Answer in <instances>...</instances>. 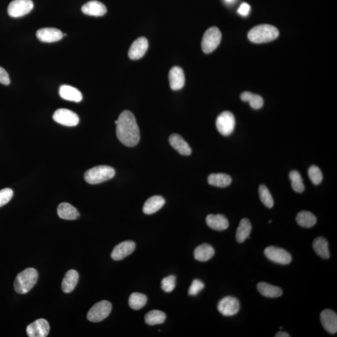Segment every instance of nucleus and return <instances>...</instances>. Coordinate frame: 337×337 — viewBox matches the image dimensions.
I'll return each instance as SVG.
<instances>
[{
  "label": "nucleus",
  "instance_id": "f257e3e1",
  "mask_svg": "<svg viewBox=\"0 0 337 337\" xmlns=\"http://www.w3.org/2000/svg\"><path fill=\"white\" fill-rule=\"evenodd\" d=\"M116 135L122 144L128 147H134L140 142L139 127L134 114L130 110H124L116 120Z\"/></svg>",
  "mask_w": 337,
  "mask_h": 337
},
{
  "label": "nucleus",
  "instance_id": "f03ea898",
  "mask_svg": "<svg viewBox=\"0 0 337 337\" xmlns=\"http://www.w3.org/2000/svg\"><path fill=\"white\" fill-rule=\"evenodd\" d=\"M279 32L270 24H260L254 27L248 34V38L254 44H264L278 38Z\"/></svg>",
  "mask_w": 337,
  "mask_h": 337
},
{
  "label": "nucleus",
  "instance_id": "7ed1b4c3",
  "mask_svg": "<svg viewBox=\"0 0 337 337\" xmlns=\"http://www.w3.org/2000/svg\"><path fill=\"white\" fill-rule=\"evenodd\" d=\"M38 274L36 269L28 268L18 274L15 278L14 288L18 294H27L36 285Z\"/></svg>",
  "mask_w": 337,
  "mask_h": 337
},
{
  "label": "nucleus",
  "instance_id": "20e7f679",
  "mask_svg": "<svg viewBox=\"0 0 337 337\" xmlns=\"http://www.w3.org/2000/svg\"><path fill=\"white\" fill-rule=\"evenodd\" d=\"M115 170L108 166H98L90 168L84 174L86 182L90 184H98L112 180L115 176Z\"/></svg>",
  "mask_w": 337,
  "mask_h": 337
},
{
  "label": "nucleus",
  "instance_id": "39448f33",
  "mask_svg": "<svg viewBox=\"0 0 337 337\" xmlns=\"http://www.w3.org/2000/svg\"><path fill=\"white\" fill-rule=\"evenodd\" d=\"M222 34L217 27H211L205 32L202 41V49L205 54H210L220 44Z\"/></svg>",
  "mask_w": 337,
  "mask_h": 337
},
{
  "label": "nucleus",
  "instance_id": "423d86ee",
  "mask_svg": "<svg viewBox=\"0 0 337 337\" xmlns=\"http://www.w3.org/2000/svg\"><path fill=\"white\" fill-rule=\"evenodd\" d=\"M112 310V304L109 301L102 300L90 308L87 314V318L92 322H100L109 316Z\"/></svg>",
  "mask_w": 337,
  "mask_h": 337
},
{
  "label": "nucleus",
  "instance_id": "0eeeda50",
  "mask_svg": "<svg viewBox=\"0 0 337 337\" xmlns=\"http://www.w3.org/2000/svg\"><path fill=\"white\" fill-rule=\"evenodd\" d=\"M236 120L234 116L230 112H224L218 116L216 120V127L221 134L228 136L234 130Z\"/></svg>",
  "mask_w": 337,
  "mask_h": 337
},
{
  "label": "nucleus",
  "instance_id": "6e6552de",
  "mask_svg": "<svg viewBox=\"0 0 337 337\" xmlns=\"http://www.w3.org/2000/svg\"><path fill=\"white\" fill-rule=\"evenodd\" d=\"M32 0H14L8 7V14L12 18H20L28 14L34 9Z\"/></svg>",
  "mask_w": 337,
  "mask_h": 337
},
{
  "label": "nucleus",
  "instance_id": "1a4fd4ad",
  "mask_svg": "<svg viewBox=\"0 0 337 337\" xmlns=\"http://www.w3.org/2000/svg\"><path fill=\"white\" fill-rule=\"evenodd\" d=\"M266 258L274 263L288 265L292 261V256L288 251L280 248L270 246L264 250Z\"/></svg>",
  "mask_w": 337,
  "mask_h": 337
},
{
  "label": "nucleus",
  "instance_id": "9d476101",
  "mask_svg": "<svg viewBox=\"0 0 337 337\" xmlns=\"http://www.w3.org/2000/svg\"><path fill=\"white\" fill-rule=\"evenodd\" d=\"M52 119L55 122L68 127L76 126L80 122V118L76 113L64 108L57 110L52 116Z\"/></svg>",
  "mask_w": 337,
  "mask_h": 337
},
{
  "label": "nucleus",
  "instance_id": "9b49d317",
  "mask_svg": "<svg viewBox=\"0 0 337 337\" xmlns=\"http://www.w3.org/2000/svg\"><path fill=\"white\" fill-rule=\"evenodd\" d=\"M218 308V312L223 316H233L240 311V302L237 298L234 296H226L220 301Z\"/></svg>",
  "mask_w": 337,
  "mask_h": 337
},
{
  "label": "nucleus",
  "instance_id": "f8f14e48",
  "mask_svg": "<svg viewBox=\"0 0 337 337\" xmlns=\"http://www.w3.org/2000/svg\"><path fill=\"white\" fill-rule=\"evenodd\" d=\"M50 330L48 321L44 318H40L27 326L26 333L30 337H46L48 336Z\"/></svg>",
  "mask_w": 337,
  "mask_h": 337
},
{
  "label": "nucleus",
  "instance_id": "ddd939ff",
  "mask_svg": "<svg viewBox=\"0 0 337 337\" xmlns=\"http://www.w3.org/2000/svg\"><path fill=\"white\" fill-rule=\"evenodd\" d=\"M149 46V42L144 37H140L132 42L130 47L128 56L132 60L142 58L144 56Z\"/></svg>",
  "mask_w": 337,
  "mask_h": 337
},
{
  "label": "nucleus",
  "instance_id": "4468645a",
  "mask_svg": "<svg viewBox=\"0 0 337 337\" xmlns=\"http://www.w3.org/2000/svg\"><path fill=\"white\" fill-rule=\"evenodd\" d=\"M136 244L133 241H124L114 248L112 253V258L114 260H122L134 252Z\"/></svg>",
  "mask_w": 337,
  "mask_h": 337
},
{
  "label": "nucleus",
  "instance_id": "2eb2a0df",
  "mask_svg": "<svg viewBox=\"0 0 337 337\" xmlns=\"http://www.w3.org/2000/svg\"><path fill=\"white\" fill-rule=\"evenodd\" d=\"M320 320L324 328L331 334L337 332V316L335 312L330 309H326L320 314Z\"/></svg>",
  "mask_w": 337,
  "mask_h": 337
},
{
  "label": "nucleus",
  "instance_id": "dca6fc26",
  "mask_svg": "<svg viewBox=\"0 0 337 337\" xmlns=\"http://www.w3.org/2000/svg\"><path fill=\"white\" fill-rule=\"evenodd\" d=\"M38 39L44 42H54L60 41L64 38V34L60 30L54 28H44L38 30Z\"/></svg>",
  "mask_w": 337,
  "mask_h": 337
},
{
  "label": "nucleus",
  "instance_id": "f3484780",
  "mask_svg": "<svg viewBox=\"0 0 337 337\" xmlns=\"http://www.w3.org/2000/svg\"><path fill=\"white\" fill-rule=\"evenodd\" d=\"M168 80L171 89L174 90L182 89L185 84V75L182 69L178 66L172 68L168 74Z\"/></svg>",
  "mask_w": 337,
  "mask_h": 337
},
{
  "label": "nucleus",
  "instance_id": "a211bd4d",
  "mask_svg": "<svg viewBox=\"0 0 337 337\" xmlns=\"http://www.w3.org/2000/svg\"><path fill=\"white\" fill-rule=\"evenodd\" d=\"M82 10L85 14L93 16H102L107 12L105 5L96 0L86 2L82 6Z\"/></svg>",
  "mask_w": 337,
  "mask_h": 337
},
{
  "label": "nucleus",
  "instance_id": "6ab92c4d",
  "mask_svg": "<svg viewBox=\"0 0 337 337\" xmlns=\"http://www.w3.org/2000/svg\"><path fill=\"white\" fill-rule=\"evenodd\" d=\"M168 142L171 146L182 156H190L192 150L188 143L180 135L173 134L170 136Z\"/></svg>",
  "mask_w": 337,
  "mask_h": 337
},
{
  "label": "nucleus",
  "instance_id": "aec40b11",
  "mask_svg": "<svg viewBox=\"0 0 337 337\" xmlns=\"http://www.w3.org/2000/svg\"><path fill=\"white\" fill-rule=\"evenodd\" d=\"M59 94L62 99L76 102H81L82 100V92L76 88L69 85H62L60 88Z\"/></svg>",
  "mask_w": 337,
  "mask_h": 337
},
{
  "label": "nucleus",
  "instance_id": "412c9836",
  "mask_svg": "<svg viewBox=\"0 0 337 337\" xmlns=\"http://www.w3.org/2000/svg\"><path fill=\"white\" fill-rule=\"evenodd\" d=\"M206 223L213 230L222 231L228 228V221L224 216L222 214H210L206 218Z\"/></svg>",
  "mask_w": 337,
  "mask_h": 337
},
{
  "label": "nucleus",
  "instance_id": "4be33fe9",
  "mask_svg": "<svg viewBox=\"0 0 337 337\" xmlns=\"http://www.w3.org/2000/svg\"><path fill=\"white\" fill-rule=\"evenodd\" d=\"M165 204V200L160 196H154L148 198L143 206V212L147 215L152 214L160 210Z\"/></svg>",
  "mask_w": 337,
  "mask_h": 337
},
{
  "label": "nucleus",
  "instance_id": "5701e85b",
  "mask_svg": "<svg viewBox=\"0 0 337 337\" xmlns=\"http://www.w3.org/2000/svg\"><path fill=\"white\" fill-rule=\"evenodd\" d=\"M59 217L64 220H76L80 217V212L76 208L69 203L60 204L57 208Z\"/></svg>",
  "mask_w": 337,
  "mask_h": 337
},
{
  "label": "nucleus",
  "instance_id": "b1692460",
  "mask_svg": "<svg viewBox=\"0 0 337 337\" xmlns=\"http://www.w3.org/2000/svg\"><path fill=\"white\" fill-rule=\"evenodd\" d=\"M79 274L75 270L68 271L62 282V290L64 293L69 294L74 290L78 283Z\"/></svg>",
  "mask_w": 337,
  "mask_h": 337
},
{
  "label": "nucleus",
  "instance_id": "393cba45",
  "mask_svg": "<svg viewBox=\"0 0 337 337\" xmlns=\"http://www.w3.org/2000/svg\"><path fill=\"white\" fill-rule=\"evenodd\" d=\"M256 288L259 293L268 298H278L283 293L280 288L266 282L258 283Z\"/></svg>",
  "mask_w": 337,
  "mask_h": 337
},
{
  "label": "nucleus",
  "instance_id": "a878e982",
  "mask_svg": "<svg viewBox=\"0 0 337 337\" xmlns=\"http://www.w3.org/2000/svg\"><path fill=\"white\" fill-rule=\"evenodd\" d=\"M215 251L210 245L207 244L198 246L194 250V258L196 260L200 262H206L210 260L214 256Z\"/></svg>",
  "mask_w": 337,
  "mask_h": 337
},
{
  "label": "nucleus",
  "instance_id": "bb28decb",
  "mask_svg": "<svg viewBox=\"0 0 337 337\" xmlns=\"http://www.w3.org/2000/svg\"><path fill=\"white\" fill-rule=\"evenodd\" d=\"M251 230H252V225L250 220L248 218H242L236 232V240L238 243L244 242L248 238H250Z\"/></svg>",
  "mask_w": 337,
  "mask_h": 337
},
{
  "label": "nucleus",
  "instance_id": "cd10ccee",
  "mask_svg": "<svg viewBox=\"0 0 337 337\" xmlns=\"http://www.w3.org/2000/svg\"><path fill=\"white\" fill-rule=\"evenodd\" d=\"M314 251L318 256L324 259L330 258V254L329 250L328 241L326 238L319 237L316 238L313 242Z\"/></svg>",
  "mask_w": 337,
  "mask_h": 337
},
{
  "label": "nucleus",
  "instance_id": "c85d7f7f",
  "mask_svg": "<svg viewBox=\"0 0 337 337\" xmlns=\"http://www.w3.org/2000/svg\"><path fill=\"white\" fill-rule=\"evenodd\" d=\"M208 182L216 187L226 188L232 182V178L226 174H212L208 177Z\"/></svg>",
  "mask_w": 337,
  "mask_h": 337
},
{
  "label": "nucleus",
  "instance_id": "c756f323",
  "mask_svg": "<svg viewBox=\"0 0 337 337\" xmlns=\"http://www.w3.org/2000/svg\"><path fill=\"white\" fill-rule=\"evenodd\" d=\"M296 221L301 227L310 228L316 225V218L315 215L308 211H301L296 216Z\"/></svg>",
  "mask_w": 337,
  "mask_h": 337
},
{
  "label": "nucleus",
  "instance_id": "7c9ffc66",
  "mask_svg": "<svg viewBox=\"0 0 337 337\" xmlns=\"http://www.w3.org/2000/svg\"><path fill=\"white\" fill-rule=\"evenodd\" d=\"M146 323L149 326H156L162 324L166 319V315L162 311L154 310L149 312L145 316Z\"/></svg>",
  "mask_w": 337,
  "mask_h": 337
},
{
  "label": "nucleus",
  "instance_id": "2f4dec72",
  "mask_svg": "<svg viewBox=\"0 0 337 337\" xmlns=\"http://www.w3.org/2000/svg\"><path fill=\"white\" fill-rule=\"evenodd\" d=\"M240 98L243 102H250V106L254 110H259L263 106V98L258 94H253L250 92H244L240 95Z\"/></svg>",
  "mask_w": 337,
  "mask_h": 337
},
{
  "label": "nucleus",
  "instance_id": "473e14b6",
  "mask_svg": "<svg viewBox=\"0 0 337 337\" xmlns=\"http://www.w3.org/2000/svg\"><path fill=\"white\" fill-rule=\"evenodd\" d=\"M148 302L147 296L140 293H132L129 299V305L133 310H138L144 308Z\"/></svg>",
  "mask_w": 337,
  "mask_h": 337
},
{
  "label": "nucleus",
  "instance_id": "72a5a7b5",
  "mask_svg": "<svg viewBox=\"0 0 337 337\" xmlns=\"http://www.w3.org/2000/svg\"><path fill=\"white\" fill-rule=\"evenodd\" d=\"M289 178L291 180L292 188L296 192L302 193L305 190L302 178L301 177L300 174L296 170L291 171L289 174Z\"/></svg>",
  "mask_w": 337,
  "mask_h": 337
},
{
  "label": "nucleus",
  "instance_id": "f704fd0d",
  "mask_svg": "<svg viewBox=\"0 0 337 337\" xmlns=\"http://www.w3.org/2000/svg\"><path fill=\"white\" fill-rule=\"evenodd\" d=\"M259 197H260L262 202L266 208H270L274 206V200L272 196L270 191L265 185H260L258 188Z\"/></svg>",
  "mask_w": 337,
  "mask_h": 337
},
{
  "label": "nucleus",
  "instance_id": "c9c22d12",
  "mask_svg": "<svg viewBox=\"0 0 337 337\" xmlns=\"http://www.w3.org/2000/svg\"><path fill=\"white\" fill-rule=\"evenodd\" d=\"M308 177L314 185H318L323 180V175L320 168L316 166H312L308 170Z\"/></svg>",
  "mask_w": 337,
  "mask_h": 337
},
{
  "label": "nucleus",
  "instance_id": "e433bc0d",
  "mask_svg": "<svg viewBox=\"0 0 337 337\" xmlns=\"http://www.w3.org/2000/svg\"><path fill=\"white\" fill-rule=\"evenodd\" d=\"M176 278L174 276H170L162 279V288L165 292H171L175 288Z\"/></svg>",
  "mask_w": 337,
  "mask_h": 337
},
{
  "label": "nucleus",
  "instance_id": "4c0bfd02",
  "mask_svg": "<svg viewBox=\"0 0 337 337\" xmlns=\"http://www.w3.org/2000/svg\"><path fill=\"white\" fill-rule=\"evenodd\" d=\"M204 284L202 281L195 279L192 281L190 288H188V295L191 296H197L200 291H202L204 288Z\"/></svg>",
  "mask_w": 337,
  "mask_h": 337
},
{
  "label": "nucleus",
  "instance_id": "58836bf2",
  "mask_svg": "<svg viewBox=\"0 0 337 337\" xmlns=\"http://www.w3.org/2000/svg\"><path fill=\"white\" fill-rule=\"evenodd\" d=\"M14 196V191L11 188H5L0 190V208L6 205Z\"/></svg>",
  "mask_w": 337,
  "mask_h": 337
},
{
  "label": "nucleus",
  "instance_id": "ea45409f",
  "mask_svg": "<svg viewBox=\"0 0 337 337\" xmlns=\"http://www.w3.org/2000/svg\"><path fill=\"white\" fill-rule=\"evenodd\" d=\"M0 84L4 85L10 84L9 74L4 68L0 66Z\"/></svg>",
  "mask_w": 337,
  "mask_h": 337
},
{
  "label": "nucleus",
  "instance_id": "a19ab883",
  "mask_svg": "<svg viewBox=\"0 0 337 337\" xmlns=\"http://www.w3.org/2000/svg\"><path fill=\"white\" fill-rule=\"evenodd\" d=\"M250 11V6L247 2H242L238 10V14L242 16H247Z\"/></svg>",
  "mask_w": 337,
  "mask_h": 337
},
{
  "label": "nucleus",
  "instance_id": "79ce46f5",
  "mask_svg": "<svg viewBox=\"0 0 337 337\" xmlns=\"http://www.w3.org/2000/svg\"><path fill=\"white\" fill-rule=\"evenodd\" d=\"M276 337H289L290 336L288 333L285 332H279L278 334H276Z\"/></svg>",
  "mask_w": 337,
  "mask_h": 337
},
{
  "label": "nucleus",
  "instance_id": "37998d69",
  "mask_svg": "<svg viewBox=\"0 0 337 337\" xmlns=\"http://www.w3.org/2000/svg\"><path fill=\"white\" fill-rule=\"evenodd\" d=\"M228 4H232V2H234L236 0H224Z\"/></svg>",
  "mask_w": 337,
  "mask_h": 337
},
{
  "label": "nucleus",
  "instance_id": "c03bdc74",
  "mask_svg": "<svg viewBox=\"0 0 337 337\" xmlns=\"http://www.w3.org/2000/svg\"><path fill=\"white\" fill-rule=\"evenodd\" d=\"M268 222H269V223H271V222H272V220H269V221H268Z\"/></svg>",
  "mask_w": 337,
  "mask_h": 337
}]
</instances>
